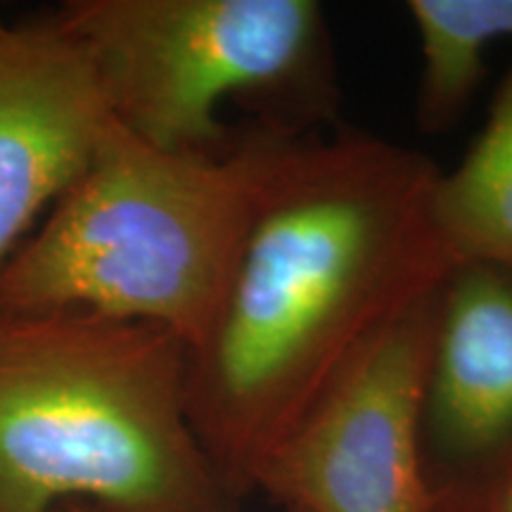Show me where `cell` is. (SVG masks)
<instances>
[{"label": "cell", "mask_w": 512, "mask_h": 512, "mask_svg": "<svg viewBox=\"0 0 512 512\" xmlns=\"http://www.w3.org/2000/svg\"><path fill=\"white\" fill-rule=\"evenodd\" d=\"M5 29H8V27H5V24H3V22H0V34H3V31H5Z\"/></svg>", "instance_id": "7c38bea8"}, {"label": "cell", "mask_w": 512, "mask_h": 512, "mask_svg": "<svg viewBox=\"0 0 512 512\" xmlns=\"http://www.w3.org/2000/svg\"><path fill=\"white\" fill-rule=\"evenodd\" d=\"M110 121L91 55L55 17L0 34V266L86 171Z\"/></svg>", "instance_id": "52a82bcc"}, {"label": "cell", "mask_w": 512, "mask_h": 512, "mask_svg": "<svg viewBox=\"0 0 512 512\" xmlns=\"http://www.w3.org/2000/svg\"><path fill=\"white\" fill-rule=\"evenodd\" d=\"M484 512H512V477H510V482L505 484L501 491H498V496L489 503V508H486Z\"/></svg>", "instance_id": "30bf717a"}, {"label": "cell", "mask_w": 512, "mask_h": 512, "mask_svg": "<svg viewBox=\"0 0 512 512\" xmlns=\"http://www.w3.org/2000/svg\"><path fill=\"white\" fill-rule=\"evenodd\" d=\"M285 138L252 128L226 155H195L112 119L86 171L0 266V313H95L155 325L192 349Z\"/></svg>", "instance_id": "3957f363"}, {"label": "cell", "mask_w": 512, "mask_h": 512, "mask_svg": "<svg viewBox=\"0 0 512 512\" xmlns=\"http://www.w3.org/2000/svg\"><path fill=\"white\" fill-rule=\"evenodd\" d=\"M439 285L330 384L261 463L254 491L294 512H432L418 392Z\"/></svg>", "instance_id": "5b68a950"}, {"label": "cell", "mask_w": 512, "mask_h": 512, "mask_svg": "<svg viewBox=\"0 0 512 512\" xmlns=\"http://www.w3.org/2000/svg\"><path fill=\"white\" fill-rule=\"evenodd\" d=\"M188 349L95 313H0V512H235L185 406Z\"/></svg>", "instance_id": "7a4b0ae2"}, {"label": "cell", "mask_w": 512, "mask_h": 512, "mask_svg": "<svg viewBox=\"0 0 512 512\" xmlns=\"http://www.w3.org/2000/svg\"><path fill=\"white\" fill-rule=\"evenodd\" d=\"M432 512H484L512 477V268L458 261L434 297L418 392Z\"/></svg>", "instance_id": "8992f818"}, {"label": "cell", "mask_w": 512, "mask_h": 512, "mask_svg": "<svg viewBox=\"0 0 512 512\" xmlns=\"http://www.w3.org/2000/svg\"><path fill=\"white\" fill-rule=\"evenodd\" d=\"M53 17L91 55L112 119L162 150H233L228 102L285 136L335 112V53L316 0H69Z\"/></svg>", "instance_id": "277c9868"}, {"label": "cell", "mask_w": 512, "mask_h": 512, "mask_svg": "<svg viewBox=\"0 0 512 512\" xmlns=\"http://www.w3.org/2000/svg\"><path fill=\"white\" fill-rule=\"evenodd\" d=\"M439 171L361 131L280 143L185 366L192 434L238 503L330 384L458 264L434 226Z\"/></svg>", "instance_id": "6da1fadb"}, {"label": "cell", "mask_w": 512, "mask_h": 512, "mask_svg": "<svg viewBox=\"0 0 512 512\" xmlns=\"http://www.w3.org/2000/svg\"><path fill=\"white\" fill-rule=\"evenodd\" d=\"M55 512H98V510H93L91 505L86 503H62L60 508H55ZM287 512H294V510H287Z\"/></svg>", "instance_id": "8fae6325"}, {"label": "cell", "mask_w": 512, "mask_h": 512, "mask_svg": "<svg viewBox=\"0 0 512 512\" xmlns=\"http://www.w3.org/2000/svg\"><path fill=\"white\" fill-rule=\"evenodd\" d=\"M406 12L422 57L418 124L448 131L482 81L486 50L512 38V0H408Z\"/></svg>", "instance_id": "9c48e42d"}, {"label": "cell", "mask_w": 512, "mask_h": 512, "mask_svg": "<svg viewBox=\"0 0 512 512\" xmlns=\"http://www.w3.org/2000/svg\"><path fill=\"white\" fill-rule=\"evenodd\" d=\"M432 216L456 261L512 268V67L460 164L439 171Z\"/></svg>", "instance_id": "ba28073f"}]
</instances>
